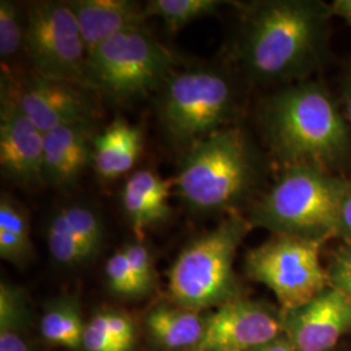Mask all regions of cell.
Masks as SVG:
<instances>
[{"mask_svg": "<svg viewBox=\"0 0 351 351\" xmlns=\"http://www.w3.org/2000/svg\"><path fill=\"white\" fill-rule=\"evenodd\" d=\"M68 226L78 241L95 258L104 245L106 232L101 216L93 208L82 204H73L62 208Z\"/></svg>", "mask_w": 351, "mask_h": 351, "instance_id": "cell-24", "label": "cell"}, {"mask_svg": "<svg viewBox=\"0 0 351 351\" xmlns=\"http://www.w3.org/2000/svg\"><path fill=\"white\" fill-rule=\"evenodd\" d=\"M177 64L175 53L139 27L101 43L88 55L90 90H99L116 101L146 95L160 88Z\"/></svg>", "mask_w": 351, "mask_h": 351, "instance_id": "cell-7", "label": "cell"}, {"mask_svg": "<svg viewBox=\"0 0 351 351\" xmlns=\"http://www.w3.org/2000/svg\"><path fill=\"white\" fill-rule=\"evenodd\" d=\"M0 256L16 267H24L34 256L27 213L5 194L0 199Z\"/></svg>", "mask_w": 351, "mask_h": 351, "instance_id": "cell-20", "label": "cell"}, {"mask_svg": "<svg viewBox=\"0 0 351 351\" xmlns=\"http://www.w3.org/2000/svg\"><path fill=\"white\" fill-rule=\"evenodd\" d=\"M145 326L164 350L194 351L204 333L206 315L175 303H160L145 316Z\"/></svg>", "mask_w": 351, "mask_h": 351, "instance_id": "cell-18", "label": "cell"}, {"mask_svg": "<svg viewBox=\"0 0 351 351\" xmlns=\"http://www.w3.org/2000/svg\"><path fill=\"white\" fill-rule=\"evenodd\" d=\"M255 351H297L294 348H293V345L289 342V339L285 337V336H282L281 339H276L275 342H272V343H269V345H267V346H264V348H261V349H258V350Z\"/></svg>", "mask_w": 351, "mask_h": 351, "instance_id": "cell-34", "label": "cell"}, {"mask_svg": "<svg viewBox=\"0 0 351 351\" xmlns=\"http://www.w3.org/2000/svg\"><path fill=\"white\" fill-rule=\"evenodd\" d=\"M91 319L113 339L120 341L132 348L134 346L136 326L129 315L116 310H103L98 311Z\"/></svg>", "mask_w": 351, "mask_h": 351, "instance_id": "cell-28", "label": "cell"}, {"mask_svg": "<svg viewBox=\"0 0 351 351\" xmlns=\"http://www.w3.org/2000/svg\"><path fill=\"white\" fill-rule=\"evenodd\" d=\"M173 181L165 180L151 169H139L126 180L121 204L137 241L146 230L171 216L169 197Z\"/></svg>", "mask_w": 351, "mask_h": 351, "instance_id": "cell-16", "label": "cell"}, {"mask_svg": "<svg viewBox=\"0 0 351 351\" xmlns=\"http://www.w3.org/2000/svg\"><path fill=\"white\" fill-rule=\"evenodd\" d=\"M324 242L288 234H274L247 251L245 271L251 280L265 285L276 295L285 314L313 301L330 287L320 262Z\"/></svg>", "mask_w": 351, "mask_h": 351, "instance_id": "cell-8", "label": "cell"}, {"mask_svg": "<svg viewBox=\"0 0 351 351\" xmlns=\"http://www.w3.org/2000/svg\"><path fill=\"white\" fill-rule=\"evenodd\" d=\"M25 45V16L20 7L10 1H0V58L10 63Z\"/></svg>", "mask_w": 351, "mask_h": 351, "instance_id": "cell-25", "label": "cell"}, {"mask_svg": "<svg viewBox=\"0 0 351 351\" xmlns=\"http://www.w3.org/2000/svg\"><path fill=\"white\" fill-rule=\"evenodd\" d=\"M104 272L108 288L116 295L125 298H139L145 295L123 249L116 251L107 261Z\"/></svg>", "mask_w": 351, "mask_h": 351, "instance_id": "cell-26", "label": "cell"}, {"mask_svg": "<svg viewBox=\"0 0 351 351\" xmlns=\"http://www.w3.org/2000/svg\"><path fill=\"white\" fill-rule=\"evenodd\" d=\"M85 328L80 302L73 295H63L51 301L39 324L40 335L47 343L71 350L82 349Z\"/></svg>", "mask_w": 351, "mask_h": 351, "instance_id": "cell-19", "label": "cell"}, {"mask_svg": "<svg viewBox=\"0 0 351 351\" xmlns=\"http://www.w3.org/2000/svg\"><path fill=\"white\" fill-rule=\"evenodd\" d=\"M351 333V301L329 288L284 314V336L297 351H332Z\"/></svg>", "mask_w": 351, "mask_h": 351, "instance_id": "cell-13", "label": "cell"}, {"mask_svg": "<svg viewBox=\"0 0 351 351\" xmlns=\"http://www.w3.org/2000/svg\"><path fill=\"white\" fill-rule=\"evenodd\" d=\"M36 73L88 88V53L68 1H36L25 13V45Z\"/></svg>", "mask_w": 351, "mask_h": 351, "instance_id": "cell-9", "label": "cell"}, {"mask_svg": "<svg viewBox=\"0 0 351 351\" xmlns=\"http://www.w3.org/2000/svg\"><path fill=\"white\" fill-rule=\"evenodd\" d=\"M46 234L51 258L59 265L73 268L94 259L91 252L71 230L62 210L51 216Z\"/></svg>", "mask_w": 351, "mask_h": 351, "instance_id": "cell-23", "label": "cell"}, {"mask_svg": "<svg viewBox=\"0 0 351 351\" xmlns=\"http://www.w3.org/2000/svg\"><path fill=\"white\" fill-rule=\"evenodd\" d=\"M93 121L60 126L45 133L43 182L55 188H69L78 180L94 151Z\"/></svg>", "mask_w": 351, "mask_h": 351, "instance_id": "cell-14", "label": "cell"}, {"mask_svg": "<svg viewBox=\"0 0 351 351\" xmlns=\"http://www.w3.org/2000/svg\"><path fill=\"white\" fill-rule=\"evenodd\" d=\"M82 349L85 351H132L133 348L113 339L93 319L86 323Z\"/></svg>", "mask_w": 351, "mask_h": 351, "instance_id": "cell-30", "label": "cell"}, {"mask_svg": "<svg viewBox=\"0 0 351 351\" xmlns=\"http://www.w3.org/2000/svg\"><path fill=\"white\" fill-rule=\"evenodd\" d=\"M123 251L145 295L149 294L156 287L158 281L156 268L150 250L147 249V246H145L143 241H136L126 243Z\"/></svg>", "mask_w": 351, "mask_h": 351, "instance_id": "cell-27", "label": "cell"}, {"mask_svg": "<svg viewBox=\"0 0 351 351\" xmlns=\"http://www.w3.org/2000/svg\"><path fill=\"white\" fill-rule=\"evenodd\" d=\"M45 133L20 107L8 78L1 81L0 167L13 182L30 186L43 182Z\"/></svg>", "mask_w": 351, "mask_h": 351, "instance_id": "cell-11", "label": "cell"}, {"mask_svg": "<svg viewBox=\"0 0 351 351\" xmlns=\"http://www.w3.org/2000/svg\"><path fill=\"white\" fill-rule=\"evenodd\" d=\"M224 1L220 0H151L145 5L147 17H158L169 33L216 12Z\"/></svg>", "mask_w": 351, "mask_h": 351, "instance_id": "cell-22", "label": "cell"}, {"mask_svg": "<svg viewBox=\"0 0 351 351\" xmlns=\"http://www.w3.org/2000/svg\"><path fill=\"white\" fill-rule=\"evenodd\" d=\"M342 113L351 130V66L348 69L342 84Z\"/></svg>", "mask_w": 351, "mask_h": 351, "instance_id": "cell-32", "label": "cell"}, {"mask_svg": "<svg viewBox=\"0 0 351 351\" xmlns=\"http://www.w3.org/2000/svg\"><path fill=\"white\" fill-rule=\"evenodd\" d=\"M143 145V130L139 126L116 119L95 136L91 164L101 178H117L134 168Z\"/></svg>", "mask_w": 351, "mask_h": 351, "instance_id": "cell-17", "label": "cell"}, {"mask_svg": "<svg viewBox=\"0 0 351 351\" xmlns=\"http://www.w3.org/2000/svg\"><path fill=\"white\" fill-rule=\"evenodd\" d=\"M68 4L75 13L88 55L111 38L146 26L145 5L137 1L73 0Z\"/></svg>", "mask_w": 351, "mask_h": 351, "instance_id": "cell-15", "label": "cell"}, {"mask_svg": "<svg viewBox=\"0 0 351 351\" xmlns=\"http://www.w3.org/2000/svg\"><path fill=\"white\" fill-rule=\"evenodd\" d=\"M337 236L345 239V242L351 243V178L346 180V185L341 198Z\"/></svg>", "mask_w": 351, "mask_h": 351, "instance_id": "cell-31", "label": "cell"}, {"mask_svg": "<svg viewBox=\"0 0 351 351\" xmlns=\"http://www.w3.org/2000/svg\"><path fill=\"white\" fill-rule=\"evenodd\" d=\"M332 16L330 5L316 0L259 3L245 21L239 60L261 84L301 80L324 58Z\"/></svg>", "mask_w": 351, "mask_h": 351, "instance_id": "cell-1", "label": "cell"}, {"mask_svg": "<svg viewBox=\"0 0 351 351\" xmlns=\"http://www.w3.org/2000/svg\"><path fill=\"white\" fill-rule=\"evenodd\" d=\"M256 175L255 154L245 133L223 128L189 147L173 185L193 211H229L246 198Z\"/></svg>", "mask_w": 351, "mask_h": 351, "instance_id": "cell-4", "label": "cell"}, {"mask_svg": "<svg viewBox=\"0 0 351 351\" xmlns=\"http://www.w3.org/2000/svg\"><path fill=\"white\" fill-rule=\"evenodd\" d=\"M26 297L10 282L0 284V351H32L26 341Z\"/></svg>", "mask_w": 351, "mask_h": 351, "instance_id": "cell-21", "label": "cell"}, {"mask_svg": "<svg viewBox=\"0 0 351 351\" xmlns=\"http://www.w3.org/2000/svg\"><path fill=\"white\" fill-rule=\"evenodd\" d=\"M345 185L346 180L319 165L285 167L272 188L254 204L249 221L274 234L326 242L337 236Z\"/></svg>", "mask_w": 351, "mask_h": 351, "instance_id": "cell-3", "label": "cell"}, {"mask_svg": "<svg viewBox=\"0 0 351 351\" xmlns=\"http://www.w3.org/2000/svg\"><path fill=\"white\" fill-rule=\"evenodd\" d=\"M251 228L249 220L232 213L216 228L188 243L168 272L172 302L203 313L239 298L233 264L239 245Z\"/></svg>", "mask_w": 351, "mask_h": 351, "instance_id": "cell-5", "label": "cell"}, {"mask_svg": "<svg viewBox=\"0 0 351 351\" xmlns=\"http://www.w3.org/2000/svg\"><path fill=\"white\" fill-rule=\"evenodd\" d=\"M326 272L330 288L339 290L351 301V243L345 242L333 251Z\"/></svg>", "mask_w": 351, "mask_h": 351, "instance_id": "cell-29", "label": "cell"}, {"mask_svg": "<svg viewBox=\"0 0 351 351\" xmlns=\"http://www.w3.org/2000/svg\"><path fill=\"white\" fill-rule=\"evenodd\" d=\"M88 91L69 81L34 73L16 91V98L27 117L49 133L60 126L93 121L97 107Z\"/></svg>", "mask_w": 351, "mask_h": 351, "instance_id": "cell-12", "label": "cell"}, {"mask_svg": "<svg viewBox=\"0 0 351 351\" xmlns=\"http://www.w3.org/2000/svg\"><path fill=\"white\" fill-rule=\"evenodd\" d=\"M284 336V313L265 302L237 298L206 315L194 351H255Z\"/></svg>", "mask_w": 351, "mask_h": 351, "instance_id": "cell-10", "label": "cell"}, {"mask_svg": "<svg viewBox=\"0 0 351 351\" xmlns=\"http://www.w3.org/2000/svg\"><path fill=\"white\" fill-rule=\"evenodd\" d=\"M333 16L341 17L348 25L351 26V0H335L330 4Z\"/></svg>", "mask_w": 351, "mask_h": 351, "instance_id": "cell-33", "label": "cell"}, {"mask_svg": "<svg viewBox=\"0 0 351 351\" xmlns=\"http://www.w3.org/2000/svg\"><path fill=\"white\" fill-rule=\"evenodd\" d=\"M233 111L234 94L228 77L207 68L172 73L156 103L165 134L188 149L223 129Z\"/></svg>", "mask_w": 351, "mask_h": 351, "instance_id": "cell-6", "label": "cell"}, {"mask_svg": "<svg viewBox=\"0 0 351 351\" xmlns=\"http://www.w3.org/2000/svg\"><path fill=\"white\" fill-rule=\"evenodd\" d=\"M262 124L271 151L284 168L313 164L329 169L350 156V128L319 82L302 81L269 97Z\"/></svg>", "mask_w": 351, "mask_h": 351, "instance_id": "cell-2", "label": "cell"}]
</instances>
